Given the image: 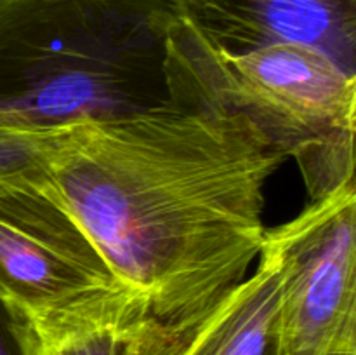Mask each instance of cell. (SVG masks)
<instances>
[{"label": "cell", "mask_w": 356, "mask_h": 355, "mask_svg": "<svg viewBox=\"0 0 356 355\" xmlns=\"http://www.w3.org/2000/svg\"><path fill=\"white\" fill-rule=\"evenodd\" d=\"M169 66L165 104L47 129L42 152L56 197L159 320L204 312L249 275L264 188L289 159L179 65L172 42Z\"/></svg>", "instance_id": "obj_1"}, {"label": "cell", "mask_w": 356, "mask_h": 355, "mask_svg": "<svg viewBox=\"0 0 356 355\" xmlns=\"http://www.w3.org/2000/svg\"><path fill=\"white\" fill-rule=\"evenodd\" d=\"M177 21V0H0V129L165 104Z\"/></svg>", "instance_id": "obj_2"}, {"label": "cell", "mask_w": 356, "mask_h": 355, "mask_svg": "<svg viewBox=\"0 0 356 355\" xmlns=\"http://www.w3.org/2000/svg\"><path fill=\"white\" fill-rule=\"evenodd\" d=\"M172 52L202 87L249 115L296 160L309 202L355 183L356 75L329 56L301 44L225 54L181 16Z\"/></svg>", "instance_id": "obj_3"}, {"label": "cell", "mask_w": 356, "mask_h": 355, "mask_svg": "<svg viewBox=\"0 0 356 355\" xmlns=\"http://www.w3.org/2000/svg\"><path fill=\"white\" fill-rule=\"evenodd\" d=\"M284 260L280 355H356V188L266 228Z\"/></svg>", "instance_id": "obj_4"}, {"label": "cell", "mask_w": 356, "mask_h": 355, "mask_svg": "<svg viewBox=\"0 0 356 355\" xmlns=\"http://www.w3.org/2000/svg\"><path fill=\"white\" fill-rule=\"evenodd\" d=\"M122 285L47 174L0 188V292L58 303Z\"/></svg>", "instance_id": "obj_5"}, {"label": "cell", "mask_w": 356, "mask_h": 355, "mask_svg": "<svg viewBox=\"0 0 356 355\" xmlns=\"http://www.w3.org/2000/svg\"><path fill=\"white\" fill-rule=\"evenodd\" d=\"M282 281L284 260L266 233L252 274L204 312L159 320L136 306L117 355H280Z\"/></svg>", "instance_id": "obj_6"}, {"label": "cell", "mask_w": 356, "mask_h": 355, "mask_svg": "<svg viewBox=\"0 0 356 355\" xmlns=\"http://www.w3.org/2000/svg\"><path fill=\"white\" fill-rule=\"evenodd\" d=\"M177 10L218 52L301 44L356 75V0H177Z\"/></svg>", "instance_id": "obj_7"}, {"label": "cell", "mask_w": 356, "mask_h": 355, "mask_svg": "<svg viewBox=\"0 0 356 355\" xmlns=\"http://www.w3.org/2000/svg\"><path fill=\"white\" fill-rule=\"evenodd\" d=\"M23 355H117L122 327L141 303L124 287L58 303H24L0 292Z\"/></svg>", "instance_id": "obj_8"}, {"label": "cell", "mask_w": 356, "mask_h": 355, "mask_svg": "<svg viewBox=\"0 0 356 355\" xmlns=\"http://www.w3.org/2000/svg\"><path fill=\"white\" fill-rule=\"evenodd\" d=\"M44 134L0 129V188L45 176Z\"/></svg>", "instance_id": "obj_9"}, {"label": "cell", "mask_w": 356, "mask_h": 355, "mask_svg": "<svg viewBox=\"0 0 356 355\" xmlns=\"http://www.w3.org/2000/svg\"><path fill=\"white\" fill-rule=\"evenodd\" d=\"M0 355H23L10 326L9 313L2 301H0Z\"/></svg>", "instance_id": "obj_10"}, {"label": "cell", "mask_w": 356, "mask_h": 355, "mask_svg": "<svg viewBox=\"0 0 356 355\" xmlns=\"http://www.w3.org/2000/svg\"><path fill=\"white\" fill-rule=\"evenodd\" d=\"M339 355H353V354H339Z\"/></svg>", "instance_id": "obj_11"}]
</instances>
